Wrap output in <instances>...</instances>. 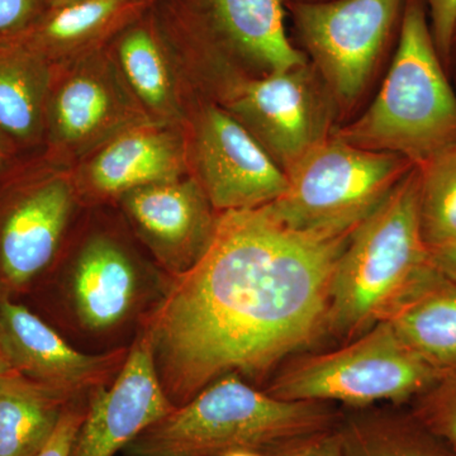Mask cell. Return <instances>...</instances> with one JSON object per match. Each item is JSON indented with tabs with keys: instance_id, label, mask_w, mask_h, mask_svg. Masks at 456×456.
Listing matches in <instances>:
<instances>
[{
	"instance_id": "cell-26",
	"label": "cell",
	"mask_w": 456,
	"mask_h": 456,
	"mask_svg": "<svg viewBox=\"0 0 456 456\" xmlns=\"http://www.w3.org/2000/svg\"><path fill=\"white\" fill-rule=\"evenodd\" d=\"M47 7V0H0V45L16 41Z\"/></svg>"
},
{
	"instance_id": "cell-21",
	"label": "cell",
	"mask_w": 456,
	"mask_h": 456,
	"mask_svg": "<svg viewBox=\"0 0 456 456\" xmlns=\"http://www.w3.org/2000/svg\"><path fill=\"white\" fill-rule=\"evenodd\" d=\"M75 397L17 373H0V456H37Z\"/></svg>"
},
{
	"instance_id": "cell-31",
	"label": "cell",
	"mask_w": 456,
	"mask_h": 456,
	"mask_svg": "<svg viewBox=\"0 0 456 456\" xmlns=\"http://www.w3.org/2000/svg\"><path fill=\"white\" fill-rule=\"evenodd\" d=\"M446 69H452V70L454 71L456 80V25L454 33H452V45H450L448 61H446Z\"/></svg>"
},
{
	"instance_id": "cell-10",
	"label": "cell",
	"mask_w": 456,
	"mask_h": 456,
	"mask_svg": "<svg viewBox=\"0 0 456 456\" xmlns=\"http://www.w3.org/2000/svg\"><path fill=\"white\" fill-rule=\"evenodd\" d=\"M74 180L47 171L22 180L0 207V283L18 290L53 260L73 215Z\"/></svg>"
},
{
	"instance_id": "cell-30",
	"label": "cell",
	"mask_w": 456,
	"mask_h": 456,
	"mask_svg": "<svg viewBox=\"0 0 456 456\" xmlns=\"http://www.w3.org/2000/svg\"><path fill=\"white\" fill-rule=\"evenodd\" d=\"M430 255L432 264L456 281V244L432 248Z\"/></svg>"
},
{
	"instance_id": "cell-11",
	"label": "cell",
	"mask_w": 456,
	"mask_h": 456,
	"mask_svg": "<svg viewBox=\"0 0 456 456\" xmlns=\"http://www.w3.org/2000/svg\"><path fill=\"white\" fill-rule=\"evenodd\" d=\"M174 408L161 386L146 329L110 387H98L90 397L71 456H114Z\"/></svg>"
},
{
	"instance_id": "cell-14",
	"label": "cell",
	"mask_w": 456,
	"mask_h": 456,
	"mask_svg": "<svg viewBox=\"0 0 456 456\" xmlns=\"http://www.w3.org/2000/svg\"><path fill=\"white\" fill-rule=\"evenodd\" d=\"M0 336L13 370L75 398L103 382L127 356L123 351L89 355L74 349L40 317L7 296L0 297Z\"/></svg>"
},
{
	"instance_id": "cell-34",
	"label": "cell",
	"mask_w": 456,
	"mask_h": 456,
	"mask_svg": "<svg viewBox=\"0 0 456 456\" xmlns=\"http://www.w3.org/2000/svg\"><path fill=\"white\" fill-rule=\"evenodd\" d=\"M224 456H266L263 452H253V450H236V452H227Z\"/></svg>"
},
{
	"instance_id": "cell-27",
	"label": "cell",
	"mask_w": 456,
	"mask_h": 456,
	"mask_svg": "<svg viewBox=\"0 0 456 456\" xmlns=\"http://www.w3.org/2000/svg\"><path fill=\"white\" fill-rule=\"evenodd\" d=\"M266 456H345L338 425L330 430L316 432L289 441L270 450Z\"/></svg>"
},
{
	"instance_id": "cell-1",
	"label": "cell",
	"mask_w": 456,
	"mask_h": 456,
	"mask_svg": "<svg viewBox=\"0 0 456 456\" xmlns=\"http://www.w3.org/2000/svg\"><path fill=\"white\" fill-rule=\"evenodd\" d=\"M350 235L293 230L268 206L218 213L206 253L174 279L147 327L173 406L224 375L266 373L314 341Z\"/></svg>"
},
{
	"instance_id": "cell-35",
	"label": "cell",
	"mask_w": 456,
	"mask_h": 456,
	"mask_svg": "<svg viewBox=\"0 0 456 456\" xmlns=\"http://www.w3.org/2000/svg\"><path fill=\"white\" fill-rule=\"evenodd\" d=\"M74 2H79V0H47V4L49 7H53V5H64Z\"/></svg>"
},
{
	"instance_id": "cell-20",
	"label": "cell",
	"mask_w": 456,
	"mask_h": 456,
	"mask_svg": "<svg viewBox=\"0 0 456 456\" xmlns=\"http://www.w3.org/2000/svg\"><path fill=\"white\" fill-rule=\"evenodd\" d=\"M206 7L222 37L268 74L305 66L285 32L281 0H206Z\"/></svg>"
},
{
	"instance_id": "cell-13",
	"label": "cell",
	"mask_w": 456,
	"mask_h": 456,
	"mask_svg": "<svg viewBox=\"0 0 456 456\" xmlns=\"http://www.w3.org/2000/svg\"><path fill=\"white\" fill-rule=\"evenodd\" d=\"M121 198L141 239L174 277L193 268L211 244L218 215L197 179L183 176Z\"/></svg>"
},
{
	"instance_id": "cell-22",
	"label": "cell",
	"mask_w": 456,
	"mask_h": 456,
	"mask_svg": "<svg viewBox=\"0 0 456 456\" xmlns=\"http://www.w3.org/2000/svg\"><path fill=\"white\" fill-rule=\"evenodd\" d=\"M116 65L128 89L156 122L179 118L169 60L160 35L140 18L126 27L114 44Z\"/></svg>"
},
{
	"instance_id": "cell-3",
	"label": "cell",
	"mask_w": 456,
	"mask_h": 456,
	"mask_svg": "<svg viewBox=\"0 0 456 456\" xmlns=\"http://www.w3.org/2000/svg\"><path fill=\"white\" fill-rule=\"evenodd\" d=\"M441 59L424 0H406L395 59L367 112L338 139L421 167L456 145V89Z\"/></svg>"
},
{
	"instance_id": "cell-9",
	"label": "cell",
	"mask_w": 456,
	"mask_h": 456,
	"mask_svg": "<svg viewBox=\"0 0 456 456\" xmlns=\"http://www.w3.org/2000/svg\"><path fill=\"white\" fill-rule=\"evenodd\" d=\"M194 160L198 183L218 213L266 206L288 189L287 174L253 134L216 106L197 123Z\"/></svg>"
},
{
	"instance_id": "cell-17",
	"label": "cell",
	"mask_w": 456,
	"mask_h": 456,
	"mask_svg": "<svg viewBox=\"0 0 456 456\" xmlns=\"http://www.w3.org/2000/svg\"><path fill=\"white\" fill-rule=\"evenodd\" d=\"M152 0H79L47 7L16 41L53 65L102 49L142 16Z\"/></svg>"
},
{
	"instance_id": "cell-29",
	"label": "cell",
	"mask_w": 456,
	"mask_h": 456,
	"mask_svg": "<svg viewBox=\"0 0 456 456\" xmlns=\"http://www.w3.org/2000/svg\"><path fill=\"white\" fill-rule=\"evenodd\" d=\"M431 32L441 59L446 66L456 25V0H424Z\"/></svg>"
},
{
	"instance_id": "cell-32",
	"label": "cell",
	"mask_w": 456,
	"mask_h": 456,
	"mask_svg": "<svg viewBox=\"0 0 456 456\" xmlns=\"http://www.w3.org/2000/svg\"><path fill=\"white\" fill-rule=\"evenodd\" d=\"M13 152V150L8 146V143L0 137V170L5 167V164H7L9 158H11Z\"/></svg>"
},
{
	"instance_id": "cell-7",
	"label": "cell",
	"mask_w": 456,
	"mask_h": 456,
	"mask_svg": "<svg viewBox=\"0 0 456 456\" xmlns=\"http://www.w3.org/2000/svg\"><path fill=\"white\" fill-rule=\"evenodd\" d=\"M101 50L53 65L44 136L53 160L82 158L121 132L152 121L114 59Z\"/></svg>"
},
{
	"instance_id": "cell-28",
	"label": "cell",
	"mask_w": 456,
	"mask_h": 456,
	"mask_svg": "<svg viewBox=\"0 0 456 456\" xmlns=\"http://www.w3.org/2000/svg\"><path fill=\"white\" fill-rule=\"evenodd\" d=\"M86 410H88V404H84L82 401L75 399L71 402L65 408L53 436L37 456H71L75 439L83 424Z\"/></svg>"
},
{
	"instance_id": "cell-25",
	"label": "cell",
	"mask_w": 456,
	"mask_h": 456,
	"mask_svg": "<svg viewBox=\"0 0 456 456\" xmlns=\"http://www.w3.org/2000/svg\"><path fill=\"white\" fill-rule=\"evenodd\" d=\"M410 404L411 412L456 452V364L440 370Z\"/></svg>"
},
{
	"instance_id": "cell-6",
	"label": "cell",
	"mask_w": 456,
	"mask_h": 456,
	"mask_svg": "<svg viewBox=\"0 0 456 456\" xmlns=\"http://www.w3.org/2000/svg\"><path fill=\"white\" fill-rule=\"evenodd\" d=\"M439 371L387 321H379L345 346L297 359L265 392L287 401L338 402L358 408L380 402L411 403Z\"/></svg>"
},
{
	"instance_id": "cell-15",
	"label": "cell",
	"mask_w": 456,
	"mask_h": 456,
	"mask_svg": "<svg viewBox=\"0 0 456 456\" xmlns=\"http://www.w3.org/2000/svg\"><path fill=\"white\" fill-rule=\"evenodd\" d=\"M187 151L170 123L150 121L121 132L92 152L77 182L99 197H122L136 189L184 176Z\"/></svg>"
},
{
	"instance_id": "cell-23",
	"label": "cell",
	"mask_w": 456,
	"mask_h": 456,
	"mask_svg": "<svg viewBox=\"0 0 456 456\" xmlns=\"http://www.w3.org/2000/svg\"><path fill=\"white\" fill-rule=\"evenodd\" d=\"M345 456H456L408 411H359L338 422Z\"/></svg>"
},
{
	"instance_id": "cell-19",
	"label": "cell",
	"mask_w": 456,
	"mask_h": 456,
	"mask_svg": "<svg viewBox=\"0 0 456 456\" xmlns=\"http://www.w3.org/2000/svg\"><path fill=\"white\" fill-rule=\"evenodd\" d=\"M53 65L18 42L0 45V137L13 151L44 141Z\"/></svg>"
},
{
	"instance_id": "cell-33",
	"label": "cell",
	"mask_w": 456,
	"mask_h": 456,
	"mask_svg": "<svg viewBox=\"0 0 456 456\" xmlns=\"http://www.w3.org/2000/svg\"><path fill=\"white\" fill-rule=\"evenodd\" d=\"M7 356H5L4 349H3L2 336H0V373L5 370H11Z\"/></svg>"
},
{
	"instance_id": "cell-5",
	"label": "cell",
	"mask_w": 456,
	"mask_h": 456,
	"mask_svg": "<svg viewBox=\"0 0 456 456\" xmlns=\"http://www.w3.org/2000/svg\"><path fill=\"white\" fill-rule=\"evenodd\" d=\"M413 167L391 152L325 139L288 171L287 191L266 206L293 230L345 235L369 217Z\"/></svg>"
},
{
	"instance_id": "cell-16",
	"label": "cell",
	"mask_w": 456,
	"mask_h": 456,
	"mask_svg": "<svg viewBox=\"0 0 456 456\" xmlns=\"http://www.w3.org/2000/svg\"><path fill=\"white\" fill-rule=\"evenodd\" d=\"M71 303L92 331L121 325L136 310L142 279L136 261L118 242L95 236L83 246L70 277Z\"/></svg>"
},
{
	"instance_id": "cell-4",
	"label": "cell",
	"mask_w": 456,
	"mask_h": 456,
	"mask_svg": "<svg viewBox=\"0 0 456 456\" xmlns=\"http://www.w3.org/2000/svg\"><path fill=\"white\" fill-rule=\"evenodd\" d=\"M419 169L351 232L330 289L327 326L351 340L382 321L431 264L419 217Z\"/></svg>"
},
{
	"instance_id": "cell-18",
	"label": "cell",
	"mask_w": 456,
	"mask_h": 456,
	"mask_svg": "<svg viewBox=\"0 0 456 456\" xmlns=\"http://www.w3.org/2000/svg\"><path fill=\"white\" fill-rule=\"evenodd\" d=\"M382 321L431 367L456 364V281L432 261Z\"/></svg>"
},
{
	"instance_id": "cell-2",
	"label": "cell",
	"mask_w": 456,
	"mask_h": 456,
	"mask_svg": "<svg viewBox=\"0 0 456 456\" xmlns=\"http://www.w3.org/2000/svg\"><path fill=\"white\" fill-rule=\"evenodd\" d=\"M341 415L330 403L287 401L228 374L149 426L123 449L126 456H224L266 452L330 430Z\"/></svg>"
},
{
	"instance_id": "cell-8",
	"label": "cell",
	"mask_w": 456,
	"mask_h": 456,
	"mask_svg": "<svg viewBox=\"0 0 456 456\" xmlns=\"http://www.w3.org/2000/svg\"><path fill=\"white\" fill-rule=\"evenodd\" d=\"M406 0H331L293 5L303 44L338 97H358Z\"/></svg>"
},
{
	"instance_id": "cell-12",
	"label": "cell",
	"mask_w": 456,
	"mask_h": 456,
	"mask_svg": "<svg viewBox=\"0 0 456 456\" xmlns=\"http://www.w3.org/2000/svg\"><path fill=\"white\" fill-rule=\"evenodd\" d=\"M227 112L285 174L325 140L305 66L242 83L228 101Z\"/></svg>"
},
{
	"instance_id": "cell-24",
	"label": "cell",
	"mask_w": 456,
	"mask_h": 456,
	"mask_svg": "<svg viewBox=\"0 0 456 456\" xmlns=\"http://www.w3.org/2000/svg\"><path fill=\"white\" fill-rule=\"evenodd\" d=\"M419 169V217L428 250L456 244V145Z\"/></svg>"
}]
</instances>
